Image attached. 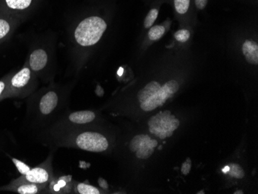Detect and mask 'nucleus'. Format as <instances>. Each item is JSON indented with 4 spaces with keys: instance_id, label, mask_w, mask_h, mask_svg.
<instances>
[{
    "instance_id": "f257e3e1",
    "label": "nucleus",
    "mask_w": 258,
    "mask_h": 194,
    "mask_svg": "<svg viewBox=\"0 0 258 194\" xmlns=\"http://www.w3.org/2000/svg\"><path fill=\"white\" fill-rule=\"evenodd\" d=\"M43 144L54 148H78L91 153H103L110 143L104 135L96 131H82L76 126L52 125L40 131Z\"/></svg>"
},
{
    "instance_id": "39448f33",
    "label": "nucleus",
    "mask_w": 258,
    "mask_h": 194,
    "mask_svg": "<svg viewBox=\"0 0 258 194\" xmlns=\"http://www.w3.org/2000/svg\"><path fill=\"white\" fill-rule=\"evenodd\" d=\"M106 29L107 24L101 17H88L78 24L74 37L81 47H91L99 42Z\"/></svg>"
},
{
    "instance_id": "a211bd4d",
    "label": "nucleus",
    "mask_w": 258,
    "mask_h": 194,
    "mask_svg": "<svg viewBox=\"0 0 258 194\" xmlns=\"http://www.w3.org/2000/svg\"><path fill=\"white\" fill-rule=\"evenodd\" d=\"M165 32H166V29L162 26H154L149 30L148 36L151 40L155 41V40H159L164 35Z\"/></svg>"
},
{
    "instance_id": "423d86ee",
    "label": "nucleus",
    "mask_w": 258,
    "mask_h": 194,
    "mask_svg": "<svg viewBox=\"0 0 258 194\" xmlns=\"http://www.w3.org/2000/svg\"><path fill=\"white\" fill-rule=\"evenodd\" d=\"M53 153H50L43 163L37 166L31 168L28 173L21 175L20 177L12 180L10 184L16 185L20 183H35L47 186L54 174L53 172Z\"/></svg>"
},
{
    "instance_id": "5701e85b",
    "label": "nucleus",
    "mask_w": 258,
    "mask_h": 194,
    "mask_svg": "<svg viewBox=\"0 0 258 194\" xmlns=\"http://www.w3.org/2000/svg\"><path fill=\"white\" fill-rule=\"evenodd\" d=\"M190 37V33L189 30H179L177 32H175V38L177 41L181 43H185L187 40H189Z\"/></svg>"
},
{
    "instance_id": "f8f14e48",
    "label": "nucleus",
    "mask_w": 258,
    "mask_h": 194,
    "mask_svg": "<svg viewBox=\"0 0 258 194\" xmlns=\"http://www.w3.org/2000/svg\"><path fill=\"white\" fill-rule=\"evenodd\" d=\"M74 180L72 176H53L45 189L44 193H73Z\"/></svg>"
},
{
    "instance_id": "aec40b11",
    "label": "nucleus",
    "mask_w": 258,
    "mask_h": 194,
    "mask_svg": "<svg viewBox=\"0 0 258 194\" xmlns=\"http://www.w3.org/2000/svg\"><path fill=\"white\" fill-rule=\"evenodd\" d=\"M158 14H159V11L157 9H152L149 11V14L146 16V19L144 21V27L145 28L149 29L154 24L155 21L158 17Z\"/></svg>"
},
{
    "instance_id": "20e7f679",
    "label": "nucleus",
    "mask_w": 258,
    "mask_h": 194,
    "mask_svg": "<svg viewBox=\"0 0 258 194\" xmlns=\"http://www.w3.org/2000/svg\"><path fill=\"white\" fill-rule=\"evenodd\" d=\"M38 85L37 76L35 75L26 62L17 73L13 74L9 83L7 98H17L20 99L33 95Z\"/></svg>"
},
{
    "instance_id": "f3484780",
    "label": "nucleus",
    "mask_w": 258,
    "mask_h": 194,
    "mask_svg": "<svg viewBox=\"0 0 258 194\" xmlns=\"http://www.w3.org/2000/svg\"><path fill=\"white\" fill-rule=\"evenodd\" d=\"M227 168H228L227 173L231 177L236 178V179H243L244 177V171L240 165L237 163H230Z\"/></svg>"
},
{
    "instance_id": "9d476101",
    "label": "nucleus",
    "mask_w": 258,
    "mask_h": 194,
    "mask_svg": "<svg viewBox=\"0 0 258 194\" xmlns=\"http://www.w3.org/2000/svg\"><path fill=\"white\" fill-rule=\"evenodd\" d=\"M50 62V55L46 49L43 47L35 48L29 55L27 64L30 67L32 72L37 75L41 76L46 70Z\"/></svg>"
},
{
    "instance_id": "f03ea898",
    "label": "nucleus",
    "mask_w": 258,
    "mask_h": 194,
    "mask_svg": "<svg viewBox=\"0 0 258 194\" xmlns=\"http://www.w3.org/2000/svg\"><path fill=\"white\" fill-rule=\"evenodd\" d=\"M68 111V91L48 87L33 95L27 103V114L39 131L48 128Z\"/></svg>"
},
{
    "instance_id": "0eeeda50",
    "label": "nucleus",
    "mask_w": 258,
    "mask_h": 194,
    "mask_svg": "<svg viewBox=\"0 0 258 194\" xmlns=\"http://www.w3.org/2000/svg\"><path fill=\"white\" fill-rule=\"evenodd\" d=\"M180 121L169 111L158 113L157 115L151 117L148 121L151 134L157 136L161 140L169 138L177 130Z\"/></svg>"
},
{
    "instance_id": "a878e982",
    "label": "nucleus",
    "mask_w": 258,
    "mask_h": 194,
    "mask_svg": "<svg viewBox=\"0 0 258 194\" xmlns=\"http://www.w3.org/2000/svg\"><path fill=\"white\" fill-rule=\"evenodd\" d=\"M98 182H99L100 186L103 188V189H108V183H107L106 181L104 180L103 179H99L98 180Z\"/></svg>"
},
{
    "instance_id": "6ab92c4d",
    "label": "nucleus",
    "mask_w": 258,
    "mask_h": 194,
    "mask_svg": "<svg viewBox=\"0 0 258 194\" xmlns=\"http://www.w3.org/2000/svg\"><path fill=\"white\" fill-rule=\"evenodd\" d=\"M13 74H9L0 79V101L7 98V90H8L9 83Z\"/></svg>"
},
{
    "instance_id": "4468645a",
    "label": "nucleus",
    "mask_w": 258,
    "mask_h": 194,
    "mask_svg": "<svg viewBox=\"0 0 258 194\" xmlns=\"http://www.w3.org/2000/svg\"><path fill=\"white\" fill-rule=\"evenodd\" d=\"M46 186L35 184V183H20L12 185L9 183L7 186H1L0 190L10 191L19 194L44 193Z\"/></svg>"
},
{
    "instance_id": "dca6fc26",
    "label": "nucleus",
    "mask_w": 258,
    "mask_h": 194,
    "mask_svg": "<svg viewBox=\"0 0 258 194\" xmlns=\"http://www.w3.org/2000/svg\"><path fill=\"white\" fill-rule=\"evenodd\" d=\"M73 193L79 194H100L99 189L91 186L86 182H78L74 180Z\"/></svg>"
},
{
    "instance_id": "6e6552de",
    "label": "nucleus",
    "mask_w": 258,
    "mask_h": 194,
    "mask_svg": "<svg viewBox=\"0 0 258 194\" xmlns=\"http://www.w3.org/2000/svg\"><path fill=\"white\" fill-rule=\"evenodd\" d=\"M158 142L146 134H139L133 137L127 145L129 151L139 159H148L154 153Z\"/></svg>"
},
{
    "instance_id": "393cba45",
    "label": "nucleus",
    "mask_w": 258,
    "mask_h": 194,
    "mask_svg": "<svg viewBox=\"0 0 258 194\" xmlns=\"http://www.w3.org/2000/svg\"><path fill=\"white\" fill-rule=\"evenodd\" d=\"M208 0H195L196 6L199 10H204L207 7Z\"/></svg>"
},
{
    "instance_id": "7ed1b4c3",
    "label": "nucleus",
    "mask_w": 258,
    "mask_h": 194,
    "mask_svg": "<svg viewBox=\"0 0 258 194\" xmlns=\"http://www.w3.org/2000/svg\"><path fill=\"white\" fill-rule=\"evenodd\" d=\"M179 88V83L175 80H171L162 86L155 81L149 82L139 90L136 95L139 107L146 112L153 111L166 103L168 99L177 92Z\"/></svg>"
},
{
    "instance_id": "1a4fd4ad",
    "label": "nucleus",
    "mask_w": 258,
    "mask_h": 194,
    "mask_svg": "<svg viewBox=\"0 0 258 194\" xmlns=\"http://www.w3.org/2000/svg\"><path fill=\"white\" fill-rule=\"evenodd\" d=\"M96 119V114L93 111H78L63 113L52 125H65V126H81L91 124Z\"/></svg>"
},
{
    "instance_id": "9b49d317",
    "label": "nucleus",
    "mask_w": 258,
    "mask_h": 194,
    "mask_svg": "<svg viewBox=\"0 0 258 194\" xmlns=\"http://www.w3.org/2000/svg\"><path fill=\"white\" fill-rule=\"evenodd\" d=\"M0 14H8L21 19L30 9L33 0H1Z\"/></svg>"
},
{
    "instance_id": "b1692460",
    "label": "nucleus",
    "mask_w": 258,
    "mask_h": 194,
    "mask_svg": "<svg viewBox=\"0 0 258 194\" xmlns=\"http://www.w3.org/2000/svg\"><path fill=\"white\" fill-rule=\"evenodd\" d=\"M191 167H192V161H191V159L189 158H187L186 160L184 162L182 168H181L182 174L185 175V176L189 174L191 170Z\"/></svg>"
},
{
    "instance_id": "ddd939ff",
    "label": "nucleus",
    "mask_w": 258,
    "mask_h": 194,
    "mask_svg": "<svg viewBox=\"0 0 258 194\" xmlns=\"http://www.w3.org/2000/svg\"><path fill=\"white\" fill-rule=\"evenodd\" d=\"M21 19L8 14H0V44L10 38Z\"/></svg>"
},
{
    "instance_id": "4be33fe9",
    "label": "nucleus",
    "mask_w": 258,
    "mask_h": 194,
    "mask_svg": "<svg viewBox=\"0 0 258 194\" xmlns=\"http://www.w3.org/2000/svg\"><path fill=\"white\" fill-rule=\"evenodd\" d=\"M11 160L14 163V164L15 165L16 168L19 171V173L21 175L26 174L31 169V167L30 166H28L24 162L21 161L20 159H16V158H11Z\"/></svg>"
},
{
    "instance_id": "2eb2a0df",
    "label": "nucleus",
    "mask_w": 258,
    "mask_h": 194,
    "mask_svg": "<svg viewBox=\"0 0 258 194\" xmlns=\"http://www.w3.org/2000/svg\"><path fill=\"white\" fill-rule=\"evenodd\" d=\"M242 51L247 62L251 64H258V44L253 40H245L242 46Z\"/></svg>"
},
{
    "instance_id": "bb28decb",
    "label": "nucleus",
    "mask_w": 258,
    "mask_h": 194,
    "mask_svg": "<svg viewBox=\"0 0 258 194\" xmlns=\"http://www.w3.org/2000/svg\"><path fill=\"white\" fill-rule=\"evenodd\" d=\"M234 193L235 194H237V193H243V192H242V191H240V190H238V191H236L235 192H234Z\"/></svg>"
},
{
    "instance_id": "412c9836",
    "label": "nucleus",
    "mask_w": 258,
    "mask_h": 194,
    "mask_svg": "<svg viewBox=\"0 0 258 194\" xmlns=\"http://www.w3.org/2000/svg\"><path fill=\"white\" fill-rule=\"evenodd\" d=\"M174 4L178 14H184L189 10L190 0H174Z\"/></svg>"
}]
</instances>
